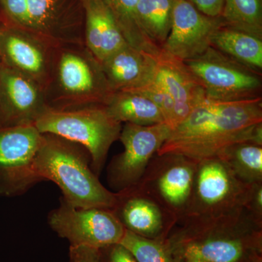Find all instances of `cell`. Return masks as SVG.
<instances>
[{"instance_id":"1","label":"cell","mask_w":262,"mask_h":262,"mask_svg":"<svg viewBox=\"0 0 262 262\" xmlns=\"http://www.w3.org/2000/svg\"><path fill=\"white\" fill-rule=\"evenodd\" d=\"M261 96L235 101L206 98L171 130L158 153L198 163L222 158L237 144L261 145Z\"/></svg>"},{"instance_id":"2","label":"cell","mask_w":262,"mask_h":262,"mask_svg":"<svg viewBox=\"0 0 262 262\" xmlns=\"http://www.w3.org/2000/svg\"><path fill=\"white\" fill-rule=\"evenodd\" d=\"M42 134L34 163L39 180L55 183L62 198L77 208H115L117 195L98 180L85 148L54 134Z\"/></svg>"},{"instance_id":"3","label":"cell","mask_w":262,"mask_h":262,"mask_svg":"<svg viewBox=\"0 0 262 262\" xmlns=\"http://www.w3.org/2000/svg\"><path fill=\"white\" fill-rule=\"evenodd\" d=\"M45 93L48 107L62 110L105 105L114 92L101 63L84 45L72 44L55 47Z\"/></svg>"},{"instance_id":"4","label":"cell","mask_w":262,"mask_h":262,"mask_svg":"<svg viewBox=\"0 0 262 262\" xmlns=\"http://www.w3.org/2000/svg\"><path fill=\"white\" fill-rule=\"evenodd\" d=\"M34 125L41 134H54L85 148L97 176L122 130L121 122L108 113L104 105L62 110L48 107Z\"/></svg>"},{"instance_id":"5","label":"cell","mask_w":262,"mask_h":262,"mask_svg":"<svg viewBox=\"0 0 262 262\" xmlns=\"http://www.w3.org/2000/svg\"><path fill=\"white\" fill-rule=\"evenodd\" d=\"M184 63L208 99L235 101L260 97V72L248 68L213 46Z\"/></svg>"},{"instance_id":"6","label":"cell","mask_w":262,"mask_h":262,"mask_svg":"<svg viewBox=\"0 0 262 262\" xmlns=\"http://www.w3.org/2000/svg\"><path fill=\"white\" fill-rule=\"evenodd\" d=\"M48 222L70 246L101 249L120 244L125 228L114 212L107 208H77L60 198V205L50 212Z\"/></svg>"},{"instance_id":"7","label":"cell","mask_w":262,"mask_h":262,"mask_svg":"<svg viewBox=\"0 0 262 262\" xmlns=\"http://www.w3.org/2000/svg\"><path fill=\"white\" fill-rule=\"evenodd\" d=\"M42 139L34 124L0 130V179L5 192L22 194L40 182L34 163Z\"/></svg>"},{"instance_id":"8","label":"cell","mask_w":262,"mask_h":262,"mask_svg":"<svg viewBox=\"0 0 262 262\" xmlns=\"http://www.w3.org/2000/svg\"><path fill=\"white\" fill-rule=\"evenodd\" d=\"M172 129L166 123L142 126L125 123L120 133L124 151L110 167V182L125 189L137 182L150 158L168 139Z\"/></svg>"},{"instance_id":"9","label":"cell","mask_w":262,"mask_h":262,"mask_svg":"<svg viewBox=\"0 0 262 262\" xmlns=\"http://www.w3.org/2000/svg\"><path fill=\"white\" fill-rule=\"evenodd\" d=\"M83 0H28L25 29L52 46L84 44Z\"/></svg>"},{"instance_id":"10","label":"cell","mask_w":262,"mask_h":262,"mask_svg":"<svg viewBox=\"0 0 262 262\" xmlns=\"http://www.w3.org/2000/svg\"><path fill=\"white\" fill-rule=\"evenodd\" d=\"M225 25L222 17H211L188 0H174L171 28L161 49L184 61L200 56L211 46L212 37Z\"/></svg>"},{"instance_id":"11","label":"cell","mask_w":262,"mask_h":262,"mask_svg":"<svg viewBox=\"0 0 262 262\" xmlns=\"http://www.w3.org/2000/svg\"><path fill=\"white\" fill-rule=\"evenodd\" d=\"M56 46L17 27L0 31V56L5 66L37 82L46 91Z\"/></svg>"},{"instance_id":"12","label":"cell","mask_w":262,"mask_h":262,"mask_svg":"<svg viewBox=\"0 0 262 262\" xmlns=\"http://www.w3.org/2000/svg\"><path fill=\"white\" fill-rule=\"evenodd\" d=\"M6 127L34 124L48 107L45 90L7 66L0 67V103Z\"/></svg>"},{"instance_id":"13","label":"cell","mask_w":262,"mask_h":262,"mask_svg":"<svg viewBox=\"0 0 262 262\" xmlns=\"http://www.w3.org/2000/svg\"><path fill=\"white\" fill-rule=\"evenodd\" d=\"M155 80L173 101L175 128L206 99V94L184 61L170 56L161 48L155 55Z\"/></svg>"},{"instance_id":"14","label":"cell","mask_w":262,"mask_h":262,"mask_svg":"<svg viewBox=\"0 0 262 262\" xmlns=\"http://www.w3.org/2000/svg\"><path fill=\"white\" fill-rule=\"evenodd\" d=\"M83 6L84 46L102 63L127 42L103 0H83Z\"/></svg>"},{"instance_id":"15","label":"cell","mask_w":262,"mask_h":262,"mask_svg":"<svg viewBox=\"0 0 262 262\" xmlns=\"http://www.w3.org/2000/svg\"><path fill=\"white\" fill-rule=\"evenodd\" d=\"M155 56L127 43L101 63L113 92L136 89L152 80Z\"/></svg>"},{"instance_id":"16","label":"cell","mask_w":262,"mask_h":262,"mask_svg":"<svg viewBox=\"0 0 262 262\" xmlns=\"http://www.w3.org/2000/svg\"><path fill=\"white\" fill-rule=\"evenodd\" d=\"M104 106L108 113L121 123L142 126L165 123L160 108L144 95L135 91L114 92Z\"/></svg>"},{"instance_id":"17","label":"cell","mask_w":262,"mask_h":262,"mask_svg":"<svg viewBox=\"0 0 262 262\" xmlns=\"http://www.w3.org/2000/svg\"><path fill=\"white\" fill-rule=\"evenodd\" d=\"M211 46L251 70H262V39L241 31L220 27L212 37Z\"/></svg>"},{"instance_id":"18","label":"cell","mask_w":262,"mask_h":262,"mask_svg":"<svg viewBox=\"0 0 262 262\" xmlns=\"http://www.w3.org/2000/svg\"><path fill=\"white\" fill-rule=\"evenodd\" d=\"M174 0H138L136 14L141 29L161 48L171 28Z\"/></svg>"},{"instance_id":"19","label":"cell","mask_w":262,"mask_h":262,"mask_svg":"<svg viewBox=\"0 0 262 262\" xmlns=\"http://www.w3.org/2000/svg\"><path fill=\"white\" fill-rule=\"evenodd\" d=\"M120 216L125 229L143 237H151L162 227L161 213L158 207L139 198H130L122 203Z\"/></svg>"},{"instance_id":"20","label":"cell","mask_w":262,"mask_h":262,"mask_svg":"<svg viewBox=\"0 0 262 262\" xmlns=\"http://www.w3.org/2000/svg\"><path fill=\"white\" fill-rule=\"evenodd\" d=\"M116 19L125 40L133 47L156 55L160 48L146 37L136 14L138 0H103Z\"/></svg>"},{"instance_id":"21","label":"cell","mask_w":262,"mask_h":262,"mask_svg":"<svg viewBox=\"0 0 262 262\" xmlns=\"http://www.w3.org/2000/svg\"><path fill=\"white\" fill-rule=\"evenodd\" d=\"M220 16L225 27L262 39V0H225Z\"/></svg>"},{"instance_id":"22","label":"cell","mask_w":262,"mask_h":262,"mask_svg":"<svg viewBox=\"0 0 262 262\" xmlns=\"http://www.w3.org/2000/svg\"><path fill=\"white\" fill-rule=\"evenodd\" d=\"M244 252V245L239 239L215 237L188 244L184 256L206 262H238Z\"/></svg>"},{"instance_id":"23","label":"cell","mask_w":262,"mask_h":262,"mask_svg":"<svg viewBox=\"0 0 262 262\" xmlns=\"http://www.w3.org/2000/svg\"><path fill=\"white\" fill-rule=\"evenodd\" d=\"M204 163L198 176V194L207 204H216L229 194L230 179L220 162L212 160Z\"/></svg>"},{"instance_id":"24","label":"cell","mask_w":262,"mask_h":262,"mask_svg":"<svg viewBox=\"0 0 262 262\" xmlns=\"http://www.w3.org/2000/svg\"><path fill=\"white\" fill-rule=\"evenodd\" d=\"M192 169L177 165L169 169L159 181V188L164 198L174 205L179 206L187 200L192 187Z\"/></svg>"},{"instance_id":"25","label":"cell","mask_w":262,"mask_h":262,"mask_svg":"<svg viewBox=\"0 0 262 262\" xmlns=\"http://www.w3.org/2000/svg\"><path fill=\"white\" fill-rule=\"evenodd\" d=\"M120 244L128 250L138 262H174L167 248L159 243L125 229Z\"/></svg>"},{"instance_id":"26","label":"cell","mask_w":262,"mask_h":262,"mask_svg":"<svg viewBox=\"0 0 262 262\" xmlns=\"http://www.w3.org/2000/svg\"><path fill=\"white\" fill-rule=\"evenodd\" d=\"M127 91H135L139 94L144 95L155 103L161 110L165 123L173 130L174 115H175L174 114L175 106H174L173 99L166 91L155 80V79L144 85L136 89L127 90Z\"/></svg>"},{"instance_id":"27","label":"cell","mask_w":262,"mask_h":262,"mask_svg":"<svg viewBox=\"0 0 262 262\" xmlns=\"http://www.w3.org/2000/svg\"><path fill=\"white\" fill-rule=\"evenodd\" d=\"M227 153L233 155L236 163L239 164L241 168L245 169L248 173L253 174V176L261 177L262 173L261 145L253 144V143L237 144L229 148L225 155Z\"/></svg>"},{"instance_id":"28","label":"cell","mask_w":262,"mask_h":262,"mask_svg":"<svg viewBox=\"0 0 262 262\" xmlns=\"http://www.w3.org/2000/svg\"><path fill=\"white\" fill-rule=\"evenodd\" d=\"M5 13L17 27L26 29L28 20V0H0Z\"/></svg>"},{"instance_id":"29","label":"cell","mask_w":262,"mask_h":262,"mask_svg":"<svg viewBox=\"0 0 262 262\" xmlns=\"http://www.w3.org/2000/svg\"><path fill=\"white\" fill-rule=\"evenodd\" d=\"M100 262H138L132 253L121 244L98 249Z\"/></svg>"},{"instance_id":"30","label":"cell","mask_w":262,"mask_h":262,"mask_svg":"<svg viewBox=\"0 0 262 262\" xmlns=\"http://www.w3.org/2000/svg\"><path fill=\"white\" fill-rule=\"evenodd\" d=\"M70 262H100L98 249L85 246H70Z\"/></svg>"},{"instance_id":"31","label":"cell","mask_w":262,"mask_h":262,"mask_svg":"<svg viewBox=\"0 0 262 262\" xmlns=\"http://www.w3.org/2000/svg\"><path fill=\"white\" fill-rule=\"evenodd\" d=\"M205 15L211 17L220 16L225 0H188Z\"/></svg>"},{"instance_id":"32","label":"cell","mask_w":262,"mask_h":262,"mask_svg":"<svg viewBox=\"0 0 262 262\" xmlns=\"http://www.w3.org/2000/svg\"><path fill=\"white\" fill-rule=\"evenodd\" d=\"M256 199H257L258 205H259L260 206H261V205H262V192H261V190L258 191V194H257V198H256Z\"/></svg>"},{"instance_id":"33","label":"cell","mask_w":262,"mask_h":262,"mask_svg":"<svg viewBox=\"0 0 262 262\" xmlns=\"http://www.w3.org/2000/svg\"><path fill=\"white\" fill-rule=\"evenodd\" d=\"M186 262H206L203 260L198 259V258H186Z\"/></svg>"}]
</instances>
